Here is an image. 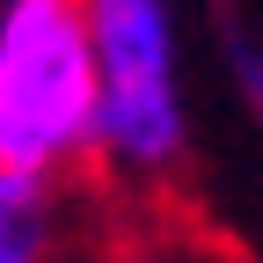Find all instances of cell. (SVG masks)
<instances>
[{
	"label": "cell",
	"instance_id": "1",
	"mask_svg": "<svg viewBox=\"0 0 263 263\" xmlns=\"http://www.w3.org/2000/svg\"><path fill=\"white\" fill-rule=\"evenodd\" d=\"M95 110L81 0H0V168L59 183L95 154Z\"/></svg>",
	"mask_w": 263,
	"mask_h": 263
},
{
	"label": "cell",
	"instance_id": "2",
	"mask_svg": "<svg viewBox=\"0 0 263 263\" xmlns=\"http://www.w3.org/2000/svg\"><path fill=\"white\" fill-rule=\"evenodd\" d=\"M95 51V154L124 176H161L183 161L190 117L176 81V15L168 0H81Z\"/></svg>",
	"mask_w": 263,
	"mask_h": 263
},
{
	"label": "cell",
	"instance_id": "3",
	"mask_svg": "<svg viewBox=\"0 0 263 263\" xmlns=\"http://www.w3.org/2000/svg\"><path fill=\"white\" fill-rule=\"evenodd\" d=\"M59 256V197L37 176L0 168V263H51Z\"/></svg>",
	"mask_w": 263,
	"mask_h": 263
},
{
	"label": "cell",
	"instance_id": "4",
	"mask_svg": "<svg viewBox=\"0 0 263 263\" xmlns=\"http://www.w3.org/2000/svg\"><path fill=\"white\" fill-rule=\"evenodd\" d=\"M234 81H241V103L263 117V44H234Z\"/></svg>",
	"mask_w": 263,
	"mask_h": 263
}]
</instances>
